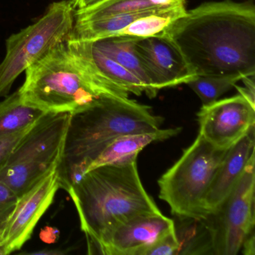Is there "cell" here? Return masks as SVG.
<instances>
[{
	"label": "cell",
	"instance_id": "6da1fadb",
	"mask_svg": "<svg viewBox=\"0 0 255 255\" xmlns=\"http://www.w3.org/2000/svg\"><path fill=\"white\" fill-rule=\"evenodd\" d=\"M163 36L195 76L255 75V5L252 1L204 2L186 11Z\"/></svg>",
	"mask_w": 255,
	"mask_h": 255
},
{
	"label": "cell",
	"instance_id": "7a4b0ae2",
	"mask_svg": "<svg viewBox=\"0 0 255 255\" xmlns=\"http://www.w3.org/2000/svg\"><path fill=\"white\" fill-rule=\"evenodd\" d=\"M80 218L89 253H98L103 240L131 218L161 213L146 192L137 160L97 167L85 173L68 192Z\"/></svg>",
	"mask_w": 255,
	"mask_h": 255
},
{
	"label": "cell",
	"instance_id": "3957f363",
	"mask_svg": "<svg viewBox=\"0 0 255 255\" xmlns=\"http://www.w3.org/2000/svg\"><path fill=\"white\" fill-rule=\"evenodd\" d=\"M163 121L148 106L129 98L109 97L72 115L57 168L60 188L68 192L112 140L126 134L157 130Z\"/></svg>",
	"mask_w": 255,
	"mask_h": 255
},
{
	"label": "cell",
	"instance_id": "277c9868",
	"mask_svg": "<svg viewBox=\"0 0 255 255\" xmlns=\"http://www.w3.org/2000/svg\"><path fill=\"white\" fill-rule=\"evenodd\" d=\"M22 101L44 113L74 115L113 98L97 86L79 65L66 42L26 70L18 89Z\"/></svg>",
	"mask_w": 255,
	"mask_h": 255
},
{
	"label": "cell",
	"instance_id": "5b68a950",
	"mask_svg": "<svg viewBox=\"0 0 255 255\" xmlns=\"http://www.w3.org/2000/svg\"><path fill=\"white\" fill-rule=\"evenodd\" d=\"M228 149L215 147L198 133L178 160L158 180L161 200L182 219H205L204 203Z\"/></svg>",
	"mask_w": 255,
	"mask_h": 255
},
{
	"label": "cell",
	"instance_id": "8992f818",
	"mask_svg": "<svg viewBox=\"0 0 255 255\" xmlns=\"http://www.w3.org/2000/svg\"><path fill=\"white\" fill-rule=\"evenodd\" d=\"M71 116L68 113H45L0 170V182L18 198L59 166Z\"/></svg>",
	"mask_w": 255,
	"mask_h": 255
},
{
	"label": "cell",
	"instance_id": "52a82bcc",
	"mask_svg": "<svg viewBox=\"0 0 255 255\" xmlns=\"http://www.w3.org/2000/svg\"><path fill=\"white\" fill-rule=\"evenodd\" d=\"M71 1L53 2L38 21L8 37L0 64V98L9 95L17 77L59 44L67 42L74 23Z\"/></svg>",
	"mask_w": 255,
	"mask_h": 255
},
{
	"label": "cell",
	"instance_id": "ba28073f",
	"mask_svg": "<svg viewBox=\"0 0 255 255\" xmlns=\"http://www.w3.org/2000/svg\"><path fill=\"white\" fill-rule=\"evenodd\" d=\"M255 154L241 178L220 205L201 220L208 236L210 254L237 255L255 231Z\"/></svg>",
	"mask_w": 255,
	"mask_h": 255
},
{
	"label": "cell",
	"instance_id": "9c48e42d",
	"mask_svg": "<svg viewBox=\"0 0 255 255\" xmlns=\"http://www.w3.org/2000/svg\"><path fill=\"white\" fill-rule=\"evenodd\" d=\"M199 134L215 147L230 148L255 124V107L243 95L202 106L197 114Z\"/></svg>",
	"mask_w": 255,
	"mask_h": 255
},
{
	"label": "cell",
	"instance_id": "30bf717a",
	"mask_svg": "<svg viewBox=\"0 0 255 255\" xmlns=\"http://www.w3.org/2000/svg\"><path fill=\"white\" fill-rule=\"evenodd\" d=\"M59 189L56 168L19 197L2 238L5 255L20 250L31 238L35 226L51 205Z\"/></svg>",
	"mask_w": 255,
	"mask_h": 255
},
{
	"label": "cell",
	"instance_id": "8fae6325",
	"mask_svg": "<svg viewBox=\"0 0 255 255\" xmlns=\"http://www.w3.org/2000/svg\"><path fill=\"white\" fill-rule=\"evenodd\" d=\"M83 71L106 95L113 98H129L130 94H145V86L126 68L101 53L89 41L66 42Z\"/></svg>",
	"mask_w": 255,
	"mask_h": 255
},
{
	"label": "cell",
	"instance_id": "7c38bea8",
	"mask_svg": "<svg viewBox=\"0 0 255 255\" xmlns=\"http://www.w3.org/2000/svg\"><path fill=\"white\" fill-rule=\"evenodd\" d=\"M134 47L148 71L156 92L186 84L196 77L180 52L165 36L135 40Z\"/></svg>",
	"mask_w": 255,
	"mask_h": 255
},
{
	"label": "cell",
	"instance_id": "4fadbf2b",
	"mask_svg": "<svg viewBox=\"0 0 255 255\" xmlns=\"http://www.w3.org/2000/svg\"><path fill=\"white\" fill-rule=\"evenodd\" d=\"M174 227V221L162 213L138 215L116 227L103 240L98 254L138 255Z\"/></svg>",
	"mask_w": 255,
	"mask_h": 255
},
{
	"label": "cell",
	"instance_id": "5bb4252c",
	"mask_svg": "<svg viewBox=\"0 0 255 255\" xmlns=\"http://www.w3.org/2000/svg\"><path fill=\"white\" fill-rule=\"evenodd\" d=\"M255 154V129L252 127L233 144L219 165L204 199L206 215L214 211L235 187Z\"/></svg>",
	"mask_w": 255,
	"mask_h": 255
},
{
	"label": "cell",
	"instance_id": "9a60e30c",
	"mask_svg": "<svg viewBox=\"0 0 255 255\" xmlns=\"http://www.w3.org/2000/svg\"><path fill=\"white\" fill-rule=\"evenodd\" d=\"M181 128L159 129L153 132L126 134L112 140L89 165L87 171L106 165L128 163L137 160L138 153L146 146L178 135Z\"/></svg>",
	"mask_w": 255,
	"mask_h": 255
},
{
	"label": "cell",
	"instance_id": "2e32d148",
	"mask_svg": "<svg viewBox=\"0 0 255 255\" xmlns=\"http://www.w3.org/2000/svg\"><path fill=\"white\" fill-rule=\"evenodd\" d=\"M135 38L124 36L107 37L95 41H89L101 53L116 61L119 65L132 73L145 86L146 95L153 98L158 92L155 90L148 71L141 58L135 51Z\"/></svg>",
	"mask_w": 255,
	"mask_h": 255
},
{
	"label": "cell",
	"instance_id": "e0dca14e",
	"mask_svg": "<svg viewBox=\"0 0 255 255\" xmlns=\"http://www.w3.org/2000/svg\"><path fill=\"white\" fill-rule=\"evenodd\" d=\"M186 4V0H103L83 9L75 10L74 22H83L113 14L138 12Z\"/></svg>",
	"mask_w": 255,
	"mask_h": 255
},
{
	"label": "cell",
	"instance_id": "ac0fdd59",
	"mask_svg": "<svg viewBox=\"0 0 255 255\" xmlns=\"http://www.w3.org/2000/svg\"><path fill=\"white\" fill-rule=\"evenodd\" d=\"M186 11V4L153 10L118 32L114 36L128 37L135 39L163 36L170 26L183 17Z\"/></svg>",
	"mask_w": 255,
	"mask_h": 255
},
{
	"label": "cell",
	"instance_id": "d6986e66",
	"mask_svg": "<svg viewBox=\"0 0 255 255\" xmlns=\"http://www.w3.org/2000/svg\"><path fill=\"white\" fill-rule=\"evenodd\" d=\"M47 113L26 105L19 90L0 101V137L24 130Z\"/></svg>",
	"mask_w": 255,
	"mask_h": 255
},
{
	"label": "cell",
	"instance_id": "ffe728a7",
	"mask_svg": "<svg viewBox=\"0 0 255 255\" xmlns=\"http://www.w3.org/2000/svg\"><path fill=\"white\" fill-rule=\"evenodd\" d=\"M244 77H205L196 76L186 83L201 100L202 106L210 105L216 102L221 96L229 92L237 82Z\"/></svg>",
	"mask_w": 255,
	"mask_h": 255
},
{
	"label": "cell",
	"instance_id": "44dd1931",
	"mask_svg": "<svg viewBox=\"0 0 255 255\" xmlns=\"http://www.w3.org/2000/svg\"><path fill=\"white\" fill-rule=\"evenodd\" d=\"M180 244L175 227L146 247L138 255H179Z\"/></svg>",
	"mask_w": 255,
	"mask_h": 255
},
{
	"label": "cell",
	"instance_id": "7402d4cb",
	"mask_svg": "<svg viewBox=\"0 0 255 255\" xmlns=\"http://www.w3.org/2000/svg\"><path fill=\"white\" fill-rule=\"evenodd\" d=\"M17 199L18 197L6 185L0 182V255H5L2 248V238Z\"/></svg>",
	"mask_w": 255,
	"mask_h": 255
},
{
	"label": "cell",
	"instance_id": "603a6c76",
	"mask_svg": "<svg viewBox=\"0 0 255 255\" xmlns=\"http://www.w3.org/2000/svg\"><path fill=\"white\" fill-rule=\"evenodd\" d=\"M32 127L24 129V130L20 131V132L0 137V170L8 160V157L15 148L16 146L21 141L22 138L26 135V134L30 130Z\"/></svg>",
	"mask_w": 255,
	"mask_h": 255
},
{
	"label": "cell",
	"instance_id": "cb8c5ba5",
	"mask_svg": "<svg viewBox=\"0 0 255 255\" xmlns=\"http://www.w3.org/2000/svg\"><path fill=\"white\" fill-rule=\"evenodd\" d=\"M255 76H247L242 79L241 81L243 82L245 84L244 87H240L234 86V88L237 89L240 95H243L246 98L252 105L255 106Z\"/></svg>",
	"mask_w": 255,
	"mask_h": 255
},
{
	"label": "cell",
	"instance_id": "d4e9b609",
	"mask_svg": "<svg viewBox=\"0 0 255 255\" xmlns=\"http://www.w3.org/2000/svg\"><path fill=\"white\" fill-rule=\"evenodd\" d=\"M255 231H252L243 242L241 251L245 255H255Z\"/></svg>",
	"mask_w": 255,
	"mask_h": 255
},
{
	"label": "cell",
	"instance_id": "484cf974",
	"mask_svg": "<svg viewBox=\"0 0 255 255\" xmlns=\"http://www.w3.org/2000/svg\"><path fill=\"white\" fill-rule=\"evenodd\" d=\"M103 0H71V5L75 10L83 9L95 5Z\"/></svg>",
	"mask_w": 255,
	"mask_h": 255
}]
</instances>
